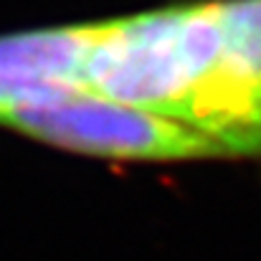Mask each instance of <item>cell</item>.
Returning <instances> with one entry per match:
<instances>
[{
    "mask_svg": "<svg viewBox=\"0 0 261 261\" xmlns=\"http://www.w3.org/2000/svg\"><path fill=\"white\" fill-rule=\"evenodd\" d=\"M218 0L165 5L94 23L84 87L112 101L185 122L221 66Z\"/></svg>",
    "mask_w": 261,
    "mask_h": 261,
    "instance_id": "6da1fadb",
    "label": "cell"
},
{
    "mask_svg": "<svg viewBox=\"0 0 261 261\" xmlns=\"http://www.w3.org/2000/svg\"><path fill=\"white\" fill-rule=\"evenodd\" d=\"M0 124L38 142L119 163H182L226 158L195 127L87 89H66L25 101L0 117Z\"/></svg>",
    "mask_w": 261,
    "mask_h": 261,
    "instance_id": "7a4b0ae2",
    "label": "cell"
},
{
    "mask_svg": "<svg viewBox=\"0 0 261 261\" xmlns=\"http://www.w3.org/2000/svg\"><path fill=\"white\" fill-rule=\"evenodd\" d=\"M94 23L0 36V117L38 96L84 87Z\"/></svg>",
    "mask_w": 261,
    "mask_h": 261,
    "instance_id": "3957f363",
    "label": "cell"
},
{
    "mask_svg": "<svg viewBox=\"0 0 261 261\" xmlns=\"http://www.w3.org/2000/svg\"><path fill=\"white\" fill-rule=\"evenodd\" d=\"M226 74L261 94V0H218Z\"/></svg>",
    "mask_w": 261,
    "mask_h": 261,
    "instance_id": "277c9868",
    "label": "cell"
}]
</instances>
